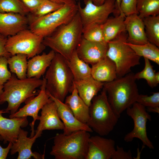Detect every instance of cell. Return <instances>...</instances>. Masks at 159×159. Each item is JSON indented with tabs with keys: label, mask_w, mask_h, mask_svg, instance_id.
<instances>
[{
	"label": "cell",
	"mask_w": 159,
	"mask_h": 159,
	"mask_svg": "<svg viewBox=\"0 0 159 159\" xmlns=\"http://www.w3.org/2000/svg\"><path fill=\"white\" fill-rule=\"evenodd\" d=\"M137 0H121L120 4V13H123L126 16L137 14L136 3Z\"/></svg>",
	"instance_id": "d590c367"
},
{
	"label": "cell",
	"mask_w": 159,
	"mask_h": 159,
	"mask_svg": "<svg viewBox=\"0 0 159 159\" xmlns=\"http://www.w3.org/2000/svg\"><path fill=\"white\" fill-rule=\"evenodd\" d=\"M127 44L140 57H143L159 65V49L155 45L149 42L142 45Z\"/></svg>",
	"instance_id": "83f0119b"
},
{
	"label": "cell",
	"mask_w": 159,
	"mask_h": 159,
	"mask_svg": "<svg viewBox=\"0 0 159 159\" xmlns=\"http://www.w3.org/2000/svg\"><path fill=\"white\" fill-rule=\"evenodd\" d=\"M0 12H12L26 16L29 11L21 0H0Z\"/></svg>",
	"instance_id": "4dcf8cb0"
},
{
	"label": "cell",
	"mask_w": 159,
	"mask_h": 159,
	"mask_svg": "<svg viewBox=\"0 0 159 159\" xmlns=\"http://www.w3.org/2000/svg\"><path fill=\"white\" fill-rule=\"evenodd\" d=\"M7 38L0 34V57H4L8 59L12 55L7 52L5 48Z\"/></svg>",
	"instance_id": "ab89813d"
},
{
	"label": "cell",
	"mask_w": 159,
	"mask_h": 159,
	"mask_svg": "<svg viewBox=\"0 0 159 159\" xmlns=\"http://www.w3.org/2000/svg\"><path fill=\"white\" fill-rule=\"evenodd\" d=\"M143 21L148 42L159 47V15L147 16Z\"/></svg>",
	"instance_id": "f1b7e54d"
},
{
	"label": "cell",
	"mask_w": 159,
	"mask_h": 159,
	"mask_svg": "<svg viewBox=\"0 0 159 159\" xmlns=\"http://www.w3.org/2000/svg\"><path fill=\"white\" fill-rule=\"evenodd\" d=\"M134 74L131 72L104 82L108 101L114 112L119 118L122 113L136 102L139 94Z\"/></svg>",
	"instance_id": "7a4b0ae2"
},
{
	"label": "cell",
	"mask_w": 159,
	"mask_h": 159,
	"mask_svg": "<svg viewBox=\"0 0 159 159\" xmlns=\"http://www.w3.org/2000/svg\"><path fill=\"white\" fill-rule=\"evenodd\" d=\"M115 143L111 139L101 136L90 137L86 159H110L115 150Z\"/></svg>",
	"instance_id": "e0dca14e"
},
{
	"label": "cell",
	"mask_w": 159,
	"mask_h": 159,
	"mask_svg": "<svg viewBox=\"0 0 159 159\" xmlns=\"http://www.w3.org/2000/svg\"><path fill=\"white\" fill-rule=\"evenodd\" d=\"M64 4L54 2L50 0H43L37 8L28 17L29 20L36 19L55 11L61 7Z\"/></svg>",
	"instance_id": "1f68e13d"
},
{
	"label": "cell",
	"mask_w": 159,
	"mask_h": 159,
	"mask_svg": "<svg viewBox=\"0 0 159 159\" xmlns=\"http://www.w3.org/2000/svg\"><path fill=\"white\" fill-rule=\"evenodd\" d=\"M90 137L89 132L85 130L68 135L57 133L50 154L55 159H86Z\"/></svg>",
	"instance_id": "5b68a950"
},
{
	"label": "cell",
	"mask_w": 159,
	"mask_h": 159,
	"mask_svg": "<svg viewBox=\"0 0 159 159\" xmlns=\"http://www.w3.org/2000/svg\"><path fill=\"white\" fill-rule=\"evenodd\" d=\"M93 3L97 5H100L103 4L105 0H92ZM121 0H116V7L117 11L120 13V4Z\"/></svg>",
	"instance_id": "b9f144b4"
},
{
	"label": "cell",
	"mask_w": 159,
	"mask_h": 159,
	"mask_svg": "<svg viewBox=\"0 0 159 159\" xmlns=\"http://www.w3.org/2000/svg\"><path fill=\"white\" fill-rule=\"evenodd\" d=\"M7 113L4 110H0V140L4 143L7 142L13 143L16 140L20 129L26 127L28 123L27 117L8 118L2 116Z\"/></svg>",
	"instance_id": "ac0fdd59"
},
{
	"label": "cell",
	"mask_w": 159,
	"mask_h": 159,
	"mask_svg": "<svg viewBox=\"0 0 159 159\" xmlns=\"http://www.w3.org/2000/svg\"><path fill=\"white\" fill-rule=\"evenodd\" d=\"M55 54L51 50L48 53L43 52L30 58L27 61V78L40 79L49 66Z\"/></svg>",
	"instance_id": "44dd1931"
},
{
	"label": "cell",
	"mask_w": 159,
	"mask_h": 159,
	"mask_svg": "<svg viewBox=\"0 0 159 159\" xmlns=\"http://www.w3.org/2000/svg\"><path fill=\"white\" fill-rule=\"evenodd\" d=\"M74 0V1H77L78 0Z\"/></svg>",
	"instance_id": "7dc6e473"
},
{
	"label": "cell",
	"mask_w": 159,
	"mask_h": 159,
	"mask_svg": "<svg viewBox=\"0 0 159 159\" xmlns=\"http://www.w3.org/2000/svg\"><path fill=\"white\" fill-rule=\"evenodd\" d=\"M21 0L28 8L29 13H31L37 8L43 0Z\"/></svg>",
	"instance_id": "f35d334b"
},
{
	"label": "cell",
	"mask_w": 159,
	"mask_h": 159,
	"mask_svg": "<svg viewBox=\"0 0 159 159\" xmlns=\"http://www.w3.org/2000/svg\"><path fill=\"white\" fill-rule=\"evenodd\" d=\"M28 132L21 128L16 141L12 143L10 153L13 155L18 153L17 159H29L33 157L35 159H42L43 157L38 153L32 152V148L36 139L39 137L36 134L32 137H27Z\"/></svg>",
	"instance_id": "d6986e66"
},
{
	"label": "cell",
	"mask_w": 159,
	"mask_h": 159,
	"mask_svg": "<svg viewBox=\"0 0 159 159\" xmlns=\"http://www.w3.org/2000/svg\"><path fill=\"white\" fill-rule=\"evenodd\" d=\"M136 10L139 17L143 19L159 14V0H137Z\"/></svg>",
	"instance_id": "f546056e"
},
{
	"label": "cell",
	"mask_w": 159,
	"mask_h": 159,
	"mask_svg": "<svg viewBox=\"0 0 159 159\" xmlns=\"http://www.w3.org/2000/svg\"><path fill=\"white\" fill-rule=\"evenodd\" d=\"M155 79L157 83L158 84L159 83V72H155Z\"/></svg>",
	"instance_id": "f6af8a7d"
},
{
	"label": "cell",
	"mask_w": 159,
	"mask_h": 159,
	"mask_svg": "<svg viewBox=\"0 0 159 159\" xmlns=\"http://www.w3.org/2000/svg\"><path fill=\"white\" fill-rule=\"evenodd\" d=\"M54 2L60 3L62 4H64L65 3H67L71 2L74 0H50Z\"/></svg>",
	"instance_id": "7bdbcfd3"
},
{
	"label": "cell",
	"mask_w": 159,
	"mask_h": 159,
	"mask_svg": "<svg viewBox=\"0 0 159 159\" xmlns=\"http://www.w3.org/2000/svg\"><path fill=\"white\" fill-rule=\"evenodd\" d=\"M43 80L33 77L18 79L14 73L4 84L3 91L0 97V105L6 102L8 106L4 110L12 114L16 112L21 104L26 102L38 94L36 89L40 87Z\"/></svg>",
	"instance_id": "3957f363"
},
{
	"label": "cell",
	"mask_w": 159,
	"mask_h": 159,
	"mask_svg": "<svg viewBox=\"0 0 159 159\" xmlns=\"http://www.w3.org/2000/svg\"><path fill=\"white\" fill-rule=\"evenodd\" d=\"M8 58L0 57V84L4 85L11 77L12 74L7 68Z\"/></svg>",
	"instance_id": "8d00e7d4"
},
{
	"label": "cell",
	"mask_w": 159,
	"mask_h": 159,
	"mask_svg": "<svg viewBox=\"0 0 159 159\" xmlns=\"http://www.w3.org/2000/svg\"><path fill=\"white\" fill-rule=\"evenodd\" d=\"M83 27L77 12L69 22L60 26L51 34L44 37L42 43L46 47L69 60L82 39Z\"/></svg>",
	"instance_id": "6da1fadb"
},
{
	"label": "cell",
	"mask_w": 159,
	"mask_h": 159,
	"mask_svg": "<svg viewBox=\"0 0 159 159\" xmlns=\"http://www.w3.org/2000/svg\"><path fill=\"white\" fill-rule=\"evenodd\" d=\"M43 82L40 87V90L37 96L27 102L26 105L14 113L9 115L10 118L24 117L30 116L33 120L30 124L31 132L30 137L35 135L34 125L36 120H39V111L50 100L46 90V80L43 77Z\"/></svg>",
	"instance_id": "7c38bea8"
},
{
	"label": "cell",
	"mask_w": 159,
	"mask_h": 159,
	"mask_svg": "<svg viewBox=\"0 0 159 159\" xmlns=\"http://www.w3.org/2000/svg\"><path fill=\"white\" fill-rule=\"evenodd\" d=\"M126 110L127 114L133 120L134 126L132 130L125 136L124 140L130 142L134 138H137L143 145L153 149V144L147 136L146 129L147 121L151 120V118L145 107L136 102Z\"/></svg>",
	"instance_id": "30bf717a"
},
{
	"label": "cell",
	"mask_w": 159,
	"mask_h": 159,
	"mask_svg": "<svg viewBox=\"0 0 159 159\" xmlns=\"http://www.w3.org/2000/svg\"><path fill=\"white\" fill-rule=\"evenodd\" d=\"M108 47L107 43L88 41L82 36L76 51L80 59L92 65L106 56Z\"/></svg>",
	"instance_id": "4fadbf2b"
},
{
	"label": "cell",
	"mask_w": 159,
	"mask_h": 159,
	"mask_svg": "<svg viewBox=\"0 0 159 159\" xmlns=\"http://www.w3.org/2000/svg\"><path fill=\"white\" fill-rule=\"evenodd\" d=\"M12 143L9 142L6 148H2L0 145V159H5L10 150Z\"/></svg>",
	"instance_id": "60d3db41"
},
{
	"label": "cell",
	"mask_w": 159,
	"mask_h": 159,
	"mask_svg": "<svg viewBox=\"0 0 159 159\" xmlns=\"http://www.w3.org/2000/svg\"><path fill=\"white\" fill-rule=\"evenodd\" d=\"M152 95H147L139 94L136 102L145 107L153 108L159 107V92L152 93Z\"/></svg>",
	"instance_id": "e575fe53"
},
{
	"label": "cell",
	"mask_w": 159,
	"mask_h": 159,
	"mask_svg": "<svg viewBox=\"0 0 159 159\" xmlns=\"http://www.w3.org/2000/svg\"><path fill=\"white\" fill-rule=\"evenodd\" d=\"M148 111L151 112H155L158 113L159 112V107L157 108H148Z\"/></svg>",
	"instance_id": "ee69618b"
},
{
	"label": "cell",
	"mask_w": 159,
	"mask_h": 159,
	"mask_svg": "<svg viewBox=\"0 0 159 159\" xmlns=\"http://www.w3.org/2000/svg\"><path fill=\"white\" fill-rule=\"evenodd\" d=\"M112 159H132V154L130 150L127 152L125 151L123 148L117 146L116 150L113 152L111 157Z\"/></svg>",
	"instance_id": "74e56055"
},
{
	"label": "cell",
	"mask_w": 159,
	"mask_h": 159,
	"mask_svg": "<svg viewBox=\"0 0 159 159\" xmlns=\"http://www.w3.org/2000/svg\"><path fill=\"white\" fill-rule=\"evenodd\" d=\"M64 101V103L70 108L75 118L87 125L90 119L89 107L80 97L75 87L71 94L67 96Z\"/></svg>",
	"instance_id": "cb8c5ba5"
},
{
	"label": "cell",
	"mask_w": 159,
	"mask_h": 159,
	"mask_svg": "<svg viewBox=\"0 0 159 159\" xmlns=\"http://www.w3.org/2000/svg\"><path fill=\"white\" fill-rule=\"evenodd\" d=\"M78 10L76 1L65 3L55 11L29 20V29L44 38L51 34L60 26L69 22L77 13Z\"/></svg>",
	"instance_id": "52a82bcc"
},
{
	"label": "cell",
	"mask_w": 159,
	"mask_h": 159,
	"mask_svg": "<svg viewBox=\"0 0 159 159\" xmlns=\"http://www.w3.org/2000/svg\"><path fill=\"white\" fill-rule=\"evenodd\" d=\"M125 22L126 30L128 33L127 42L142 45L149 42L145 34L143 19L138 14L126 16Z\"/></svg>",
	"instance_id": "ffe728a7"
},
{
	"label": "cell",
	"mask_w": 159,
	"mask_h": 159,
	"mask_svg": "<svg viewBox=\"0 0 159 159\" xmlns=\"http://www.w3.org/2000/svg\"><path fill=\"white\" fill-rule=\"evenodd\" d=\"M39 120V123L35 134L39 137L44 130H63L64 128L63 123L58 116L56 104L51 99L42 108Z\"/></svg>",
	"instance_id": "5bb4252c"
},
{
	"label": "cell",
	"mask_w": 159,
	"mask_h": 159,
	"mask_svg": "<svg viewBox=\"0 0 159 159\" xmlns=\"http://www.w3.org/2000/svg\"><path fill=\"white\" fill-rule=\"evenodd\" d=\"M145 65L143 69L141 71L134 74L136 80L143 79L145 80L149 86L152 88L155 87L158 85L155 79V71L149 60L144 58Z\"/></svg>",
	"instance_id": "836d02e7"
},
{
	"label": "cell",
	"mask_w": 159,
	"mask_h": 159,
	"mask_svg": "<svg viewBox=\"0 0 159 159\" xmlns=\"http://www.w3.org/2000/svg\"><path fill=\"white\" fill-rule=\"evenodd\" d=\"M126 16L122 13L115 17H108L102 24L104 41L106 43L121 33L126 32L125 22Z\"/></svg>",
	"instance_id": "d4e9b609"
},
{
	"label": "cell",
	"mask_w": 159,
	"mask_h": 159,
	"mask_svg": "<svg viewBox=\"0 0 159 159\" xmlns=\"http://www.w3.org/2000/svg\"><path fill=\"white\" fill-rule=\"evenodd\" d=\"M43 39L42 37L27 29L8 37L5 48L12 56L21 54L30 59L41 53L45 49L46 47L42 43Z\"/></svg>",
	"instance_id": "9c48e42d"
},
{
	"label": "cell",
	"mask_w": 159,
	"mask_h": 159,
	"mask_svg": "<svg viewBox=\"0 0 159 159\" xmlns=\"http://www.w3.org/2000/svg\"><path fill=\"white\" fill-rule=\"evenodd\" d=\"M44 77L47 93L62 102L74 89L73 77L67 59L58 53H55Z\"/></svg>",
	"instance_id": "277c9868"
},
{
	"label": "cell",
	"mask_w": 159,
	"mask_h": 159,
	"mask_svg": "<svg viewBox=\"0 0 159 159\" xmlns=\"http://www.w3.org/2000/svg\"><path fill=\"white\" fill-rule=\"evenodd\" d=\"M4 85L0 84V97L3 91Z\"/></svg>",
	"instance_id": "bcb514c9"
},
{
	"label": "cell",
	"mask_w": 159,
	"mask_h": 159,
	"mask_svg": "<svg viewBox=\"0 0 159 159\" xmlns=\"http://www.w3.org/2000/svg\"><path fill=\"white\" fill-rule=\"evenodd\" d=\"M104 84V82L96 80L92 76L81 80L73 81V83L80 97L89 107L92 100L103 88Z\"/></svg>",
	"instance_id": "603a6c76"
},
{
	"label": "cell",
	"mask_w": 159,
	"mask_h": 159,
	"mask_svg": "<svg viewBox=\"0 0 159 159\" xmlns=\"http://www.w3.org/2000/svg\"><path fill=\"white\" fill-rule=\"evenodd\" d=\"M27 58L26 55L18 54L12 56L8 59L10 71L14 74L19 79L27 78Z\"/></svg>",
	"instance_id": "4316f807"
},
{
	"label": "cell",
	"mask_w": 159,
	"mask_h": 159,
	"mask_svg": "<svg viewBox=\"0 0 159 159\" xmlns=\"http://www.w3.org/2000/svg\"><path fill=\"white\" fill-rule=\"evenodd\" d=\"M90 119L87 125L101 136L107 135L112 131L119 118L114 112L103 88L95 96L89 106Z\"/></svg>",
	"instance_id": "8992f818"
},
{
	"label": "cell",
	"mask_w": 159,
	"mask_h": 159,
	"mask_svg": "<svg viewBox=\"0 0 159 159\" xmlns=\"http://www.w3.org/2000/svg\"><path fill=\"white\" fill-rule=\"evenodd\" d=\"M47 94L56 104L58 116L64 125V134H69L80 130H85L89 132L93 131L87 125L81 122L75 118L66 104L50 95Z\"/></svg>",
	"instance_id": "9a60e30c"
},
{
	"label": "cell",
	"mask_w": 159,
	"mask_h": 159,
	"mask_svg": "<svg viewBox=\"0 0 159 159\" xmlns=\"http://www.w3.org/2000/svg\"><path fill=\"white\" fill-rule=\"evenodd\" d=\"M126 32L107 43L106 56L115 63L117 77L123 76L131 72V68L140 63V57L126 43Z\"/></svg>",
	"instance_id": "ba28073f"
},
{
	"label": "cell",
	"mask_w": 159,
	"mask_h": 159,
	"mask_svg": "<svg viewBox=\"0 0 159 159\" xmlns=\"http://www.w3.org/2000/svg\"><path fill=\"white\" fill-rule=\"evenodd\" d=\"M67 65L73 77L74 81H79L91 76V68L78 57L76 50L70 59L67 60Z\"/></svg>",
	"instance_id": "484cf974"
},
{
	"label": "cell",
	"mask_w": 159,
	"mask_h": 159,
	"mask_svg": "<svg viewBox=\"0 0 159 159\" xmlns=\"http://www.w3.org/2000/svg\"><path fill=\"white\" fill-rule=\"evenodd\" d=\"M91 68V76L97 81L109 82L117 77L116 65L114 62L106 56L92 65Z\"/></svg>",
	"instance_id": "7402d4cb"
},
{
	"label": "cell",
	"mask_w": 159,
	"mask_h": 159,
	"mask_svg": "<svg viewBox=\"0 0 159 159\" xmlns=\"http://www.w3.org/2000/svg\"><path fill=\"white\" fill-rule=\"evenodd\" d=\"M82 36L88 41L104 42L102 24L92 23L83 26Z\"/></svg>",
	"instance_id": "d6a6232c"
},
{
	"label": "cell",
	"mask_w": 159,
	"mask_h": 159,
	"mask_svg": "<svg viewBox=\"0 0 159 159\" xmlns=\"http://www.w3.org/2000/svg\"><path fill=\"white\" fill-rule=\"evenodd\" d=\"M29 19L26 16L12 12H0V34L5 37L15 35L27 29Z\"/></svg>",
	"instance_id": "2e32d148"
},
{
	"label": "cell",
	"mask_w": 159,
	"mask_h": 159,
	"mask_svg": "<svg viewBox=\"0 0 159 159\" xmlns=\"http://www.w3.org/2000/svg\"><path fill=\"white\" fill-rule=\"evenodd\" d=\"M84 7H82L80 1L77 3L78 12L83 26L92 23L102 24L115 11L116 0H105L100 5L94 4L92 0H84Z\"/></svg>",
	"instance_id": "8fae6325"
}]
</instances>
